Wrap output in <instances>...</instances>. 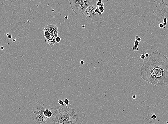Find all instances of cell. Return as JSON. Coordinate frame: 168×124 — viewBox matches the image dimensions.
<instances>
[{"label": "cell", "mask_w": 168, "mask_h": 124, "mask_svg": "<svg viewBox=\"0 0 168 124\" xmlns=\"http://www.w3.org/2000/svg\"><path fill=\"white\" fill-rule=\"evenodd\" d=\"M142 79L154 86L168 85V58L156 50L144 59L141 67Z\"/></svg>", "instance_id": "obj_1"}, {"label": "cell", "mask_w": 168, "mask_h": 124, "mask_svg": "<svg viewBox=\"0 0 168 124\" xmlns=\"http://www.w3.org/2000/svg\"><path fill=\"white\" fill-rule=\"evenodd\" d=\"M53 116L47 118L46 124H81L86 115L81 110L73 109L66 106H55L50 108Z\"/></svg>", "instance_id": "obj_2"}, {"label": "cell", "mask_w": 168, "mask_h": 124, "mask_svg": "<svg viewBox=\"0 0 168 124\" xmlns=\"http://www.w3.org/2000/svg\"><path fill=\"white\" fill-rule=\"evenodd\" d=\"M45 109V104L43 102L37 101L34 104L32 116L33 121L36 123L46 124L47 118L43 115V111Z\"/></svg>", "instance_id": "obj_3"}, {"label": "cell", "mask_w": 168, "mask_h": 124, "mask_svg": "<svg viewBox=\"0 0 168 124\" xmlns=\"http://www.w3.org/2000/svg\"><path fill=\"white\" fill-rule=\"evenodd\" d=\"M155 15L156 20L162 23L163 28L168 30V4H159L156 7Z\"/></svg>", "instance_id": "obj_4"}, {"label": "cell", "mask_w": 168, "mask_h": 124, "mask_svg": "<svg viewBox=\"0 0 168 124\" xmlns=\"http://www.w3.org/2000/svg\"><path fill=\"white\" fill-rule=\"evenodd\" d=\"M70 8L76 14H82L88 6L92 4V0H70Z\"/></svg>", "instance_id": "obj_5"}, {"label": "cell", "mask_w": 168, "mask_h": 124, "mask_svg": "<svg viewBox=\"0 0 168 124\" xmlns=\"http://www.w3.org/2000/svg\"><path fill=\"white\" fill-rule=\"evenodd\" d=\"M96 8V7L92 4L90 5L82 13L86 19L90 23L96 22L100 19V15L96 14L94 10Z\"/></svg>", "instance_id": "obj_6"}, {"label": "cell", "mask_w": 168, "mask_h": 124, "mask_svg": "<svg viewBox=\"0 0 168 124\" xmlns=\"http://www.w3.org/2000/svg\"><path fill=\"white\" fill-rule=\"evenodd\" d=\"M43 115L47 118H50L53 116V112L50 109H45L43 111Z\"/></svg>", "instance_id": "obj_7"}, {"label": "cell", "mask_w": 168, "mask_h": 124, "mask_svg": "<svg viewBox=\"0 0 168 124\" xmlns=\"http://www.w3.org/2000/svg\"><path fill=\"white\" fill-rule=\"evenodd\" d=\"M45 42L49 44V46H50L51 47H52V46H54V44L56 42L55 39H50L45 40Z\"/></svg>", "instance_id": "obj_8"}, {"label": "cell", "mask_w": 168, "mask_h": 124, "mask_svg": "<svg viewBox=\"0 0 168 124\" xmlns=\"http://www.w3.org/2000/svg\"><path fill=\"white\" fill-rule=\"evenodd\" d=\"M139 41H137L136 39H135V42H134V46L132 48V49L133 50V51H137L139 50Z\"/></svg>", "instance_id": "obj_9"}, {"label": "cell", "mask_w": 168, "mask_h": 124, "mask_svg": "<svg viewBox=\"0 0 168 124\" xmlns=\"http://www.w3.org/2000/svg\"><path fill=\"white\" fill-rule=\"evenodd\" d=\"M154 2L158 4L164 3L168 4V0H154Z\"/></svg>", "instance_id": "obj_10"}, {"label": "cell", "mask_w": 168, "mask_h": 124, "mask_svg": "<svg viewBox=\"0 0 168 124\" xmlns=\"http://www.w3.org/2000/svg\"><path fill=\"white\" fill-rule=\"evenodd\" d=\"M17 0H0V5H3L4 2L6 1H9L12 3L15 2Z\"/></svg>", "instance_id": "obj_11"}, {"label": "cell", "mask_w": 168, "mask_h": 124, "mask_svg": "<svg viewBox=\"0 0 168 124\" xmlns=\"http://www.w3.org/2000/svg\"><path fill=\"white\" fill-rule=\"evenodd\" d=\"M94 12L96 14H99V15H101L102 14V12H101V11L98 8H96L94 10Z\"/></svg>", "instance_id": "obj_12"}, {"label": "cell", "mask_w": 168, "mask_h": 124, "mask_svg": "<svg viewBox=\"0 0 168 124\" xmlns=\"http://www.w3.org/2000/svg\"><path fill=\"white\" fill-rule=\"evenodd\" d=\"M64 103L65 104L66 106L67 107H68V105L69 103V100L68 98H66L64 99Z\"/></svg>", "instance_id": "obj_13"}, {"label": "cell", "mask_w": 168, "mask_h": 124, "mask_svg": "<svg viewBox=\"0 0 168 124\" xmlns=\"http://www.w3.org/2000/svg\"><path fill=\"white\" fill-rule=\"evenodd\" d=\"M104 4L102 2L97 1V5L98 7L104 6Z\"/></svg>", "instance_id": "obj_14"}, {"label": "cell", "mask_w": 168, "mask_h": 124, "mask_svg": "<svg viewBox=\"0 0 168 124\" xmlns=\"http://www.w3.org/2000/svg\"><path fill=\"white\" fill-rule=\"evenodd\" d=\"M55 40H56V42L57 43H59L60 42V41H61V38H60V37L57 36V37L55 38Z\"/></svg>", "instance_id": "obj_15"}, {"label": "cell", "mask_w": 168, "mask_h": 124, "mask_svg": "<svg viewBox=\"0 0 168 124\" xmlns=\"http://www.w3.org/2000/svg\"><path fill=\"white\" fill-rule=\"evenodd\" d=\"M58 104H60V105L62 106H65V104L64 103V101L62 100H58Z\"/></svg>", "instance_id": "obj_16"}, {"label": "cell", "mask_w": 168, "mask_h": 124, "mask_svg": "<svg viewBox=\"0 0 168 124\" xmlns=\"http://www.w3.org/2000/svg\"><path fill=\"white\" fill-rule=\"evenodd\" d=\"M135 39H136L137 41H139V42H140L141 40V38L139 36H135Z\"/></svg>", "instance_id": "obj_17"}, {"label": "cell", "mask_w": 168, "mask_h": 124, "mask_svg": "<svg viewBox=\"0 0 168 124\" xmlns=\"http://www.w3.org/2000/svg\"><path fill=\"white\" fill-rule=\"evenodd\" d=\"M146 56H145V54L143 53V54H141L140 56V58L141 59H144L146 58Z\"/></svg>", "instance_id": "obj_18"}, {"label": "cell", "mask_w": 168, "mask_h": 124, "mask_svg": "<svg viewBox=\"0 0 168 124\" xmlns=\"http://www.w3.org/2000/svg\"><path fill=\"white\" fill-rule=\"evenodd\" d=\"M157 117V115H155V114H153V115H152V116H151L152 119H153V120L156 119Z\"/></svg>", "instance_id": "obj_19"}, {"label": "cell", "mask_w": 168, "mask_h": 124, "mask_svg": "<svg viewBox=\"0 0 168 124\" xmlns=\"http://www.w3.org/2000/svg\"><path fill=\"white\" fill-rule=\"evenodd\" d=\"M159 27L160 28H163V26L162 23H159Z\"/></svg>", "instance_id": "obj_20"}, {"label": "cell", "mask_w": 168, "mask_h": 124, "mask_svg": "<svg viewBox=\"0 0 168 124\" xmlns=\"http://www.w3.org/2000/svg\"><path fill=\"white\" fill-rule=\"evenodd\" d=\"M98 8L99 9H100V11L104 10V7L103 6L99 7H98Z\"/></svg>", "instance_id": "obj_21"}, {"label": "cell", "mask_w": 168, "mask_h": 124, "mask_svg": "<svg viewBox=\"0 0 168 124\" xmlns=\"http://www.w3.org/2000/svg\"><path fill=\"white\" fill-rule=\"evenodd\" d=\"M145 56H146V58L148 57H149V56L150 55L149 54V53H145Z\"/></svg>", "instance_id": "obj_22"}, {"label": "cell", "mask_w": 168, "mask_h": 124, "mask_svg": "<svg viewBox=\"0 0 168 124\" xmlns=\"http://www.w3.org/2000/svg\"><path fill=\"white\" fill-rule=\"evenodd\" d=\"M8 37L9 39H11L12 38V36L10 34H9V35L8 36Z\"/></svg>", "instance_id": "obj_23"}, {"label": "cell", "mask_w": 168, "mask_h": 124, "mask_svg": "<svg viewBox=\"0 0 168 124\" xmlns=\"http://www.w3.org/2000/svg\"><path fill=\"white\" fill-rule=\"evenodd\" d=\"M136 98V95H134L132 96V98L134 99H135Z\"/></svg>", "instance_id": "obj_24"}, {"label": "cell", "mask_w": 168, "mask_h": 124, "mask_svg": "<svg viewBox=\"0 0 168 124\" xmlns=\"http://www.w3.org/2000/svg\"><path fill=\"white\" fill-rule=\"evenodd\" d=\"M80 63H81V65H83V64L85 63V61L83 60H81V61H80Z\"/></svg>", "instance_id": "obj_25"}, {"label": "cell", "mask_w": 168, "mask_h": 124, "mask_svg": "<svg viewBox=\"0 0 168 124\" xmlns=\"http://www.w3.org/2000/svg\"><path fill=\"white\" fill-rule=\"evenodd\" d=\"M12 41L15 42L16 41V39L15 38H13L12 39Z\"/></svg>", "instance_id": "obj_26"}, {"label": "cell", "mask_w": 168, "mask_h": 124, "mask_svg": "<svg viewBox=\"0 0 168 124\" xmlns=\"http://www.w3.org/2000/svg\"><path fill=\"white\" fill-rule=\"evenodd\" d=\"M65 19H67L68 18V16H66L65 17Z\"/></svg>", "instance_id": "obj_27"}, {"label": "cell", "mask_w": 168, "mask_h": 124, "mask_svg": "<svg viewBox=\"0 0 168 124\" xmlns=\"http://www.w3.org/2000/svg\"><path fill=\"white\" fill-rule=\"evenodd\" d=\"M1 50H3L4 49V47H1Z\"/></svg>", "instance_id": "obj_28"}, {"label": "cell", "mask_w": 168, "mask_h": 124, "mask_svg": "<svg viewBox=\"0 0 168 124\" xmlns=\"http://www.w3.org/2000/svg\"><path fill=\"white\" fill-rule=\"evenodd\" d=\"M98 1L100 2H102V0H98Z\"/></svg>", "instance_id": "obj_29"}, {"label": "cell", "mask_w": 168, "mask_h": 124, "mask_svg": "<svg viewBox=\"0 0 168 124\" xmlns=\"http://www.w3.org/2000/svg\"><path fill=\"white\" fill-rule=\"evenodd\" d=\"M85 26H84V25H83V26H82V27L83 28H85Z\"/></svg>", "instance_id": "obj_30"}, {"label": "cell", "mask_w": 168, "mask_h": 124, "mask_svg": "<svg viewBox=\"0 0 168 124\" xmlns=\"http://www.w3.org/2000/svg\"><path fill=\"white\" fill-rule=\"evenodd\" d=\"M7 36H8V35H9V33H7Z\"/></svg>", "instance_id": "obj_31"}]
</instances>
